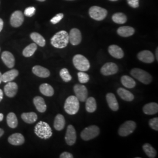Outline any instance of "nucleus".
<instances>
[{"label": "nucleus", "instance_id": "nucleus-1", "mask_svg": "<svg viewBox=\"0 0 158 158\" xmlns=\"http://www.w3.org/2000/svg\"><path fill=\"white\" fill-rule=\"evenodd\" d=\"M69 42V34L65 31L57 32L51 39L52 45L58 49H63L66 47Z\"/></svg>", "mask_w": 158, "mask_h": 158}, {"label": "nucleus", "instance_id": "nucleus-2", "mask_svg": "<svg viewBox=\"0 0 158 158\" xmlns=\"http://www.w3.org/2000/svg\"><path fill=\"white\" fill-rule=\"evenodd\" d=\"M35 133L39 138L43 139H48L52 136V131L48 123L40 121L35 127Z\"/></svg>", "mask_w": 158, "mask_h": 158}, {"label": "nucleus", "instance_id": "nucleus-3", "mask_svg": "<svg viewBox=\"0 0 158 158\" xmlns=\"http://www.w3.org/2000/svg\"><path fill=\"white\" fill-rule=\"evenodd\" d=\"M64 108L66 113L69 115H74L77 113L80 108L78 98L76 96H69L64 102Z\"/></svg>", "mask_w": 158, "mask_h": 158}, {"label": "nucleus", "instance_id": "nucleus-4", "mask_svg": "<svg viewBox=\"0 0 158 158\" xmlns=\"http://www.w3.org/2000/svg\"><path fill=\"white\" fill-rule=\"evenodd\" d=\"M130 74L132 77L145 85L149 84L152 80L150 74L141 69L134 68L131 70Z\"/></svg>", "mask_w": 158, "mask_h": 158}, {"label": "nucleus", "instance_id": "nucleus-5", "mask_svg": "<svg viewBox=\"0 0 158 158\" xmlns=\"http://www.w3.org/2000/svg\"><path fill=\"white\" fill-rule=\"evenodd\" d=\"M74 67L80 72L87 71L90 68V64L89 60L81 55H76L73 59Z\"/></svg>", "mask_w": 158, "mask_h": 158}, {"label": "nucleus", "instance_id": "nucleus-6", "mask_svg": "<svg viewBox=\"0 0 158 158\" xmlns=\"http://www.w3.org/2000/svg\"><path fill=\"white\" fill-rule=\"evenodd\" d=\"M100 134V129L96 125H91L85 128L80 134V136L84 141H89L95 138Z\"/></svg>", "mask_w": 158, "mask_h": 158}, {"label": "nucleus", "instance_id": "nucleus-7", "mask_svg": "<svg viewBox=\"0 0 158 158\" xmlns=\"http://www.w3.org/2000/svg\"><path fill=\"white\" fill-rule=\"evenodd\" d=\"M108 12L106 9L100 6H93L89 10V15L96 21H102L107 15Z\"/></svg>", "mask_w": 158, "mask_h": 158}, {"label": "nucleus", "instance_id": "nucleus-8", "mask_svg": "<svg viewBox=\"0 0 158 158\" xmlns=\"http://www.w3.org/2000/svg\"><path fill=\"white\" fill-rule=\"evenodd\" d=\"M136 127L135 122L133 121H127L121 125L118 130V134L121 136H127L131 134Z\"/></svg>", "mask_w": 158, "mask_h": 158}, {"label": "nucleus", "instance_id": "nucleus-9", "mask_svg": "<svg viewBox=\"0 0 158 158\" xmlns=\"http://www.w3.org/2000/svg\"><path fill=\"white\" fill-rule=\"evenodd\" d=\"M74 91L79 101L84 102L87 98L88 91L84 85H75L74 86Z\"/></svg>", "mask_w": 158, "mask_h": 158}, {"label": "nucleus", "instance_id": "nucleus-10", "mask_svg": "<svg viewBox=\"0 0 158 158\" xmlns=\"http://www.w3.org/2000/svg\"><path fill=\"white\" fill-rule=\"evenodd\" d=\"M100 72L102 75L106 76L113 75L118 72V67L114 63L108 62L102 66Z\"/></svg>", "mask_w": 158, "mask_h": 158}, {"label": "nucleus", "instance_id": "nucleus-11", "mask_svg": "<svg viewBox=\"0 0 158 158\" xmlns=\"http://www.w3.org/2000/svg\"><path fill=\"white\" fill-rule=\"evenodd\" d=\"M77 136L75 128L72 125H68L65 135V141L69 146H72L76 141Z\"/></svg>", "mask_w": 158, "mask_h": 158}, {"label": "nucleus", "instance_id": "nucleus-12", "mask_svg": "<svg viewBox=\"0 0 158 158\" xmlns=\"http://www.w3.org/2000/svg\"><path fill=\"white\" fill-rule=\"evenodd\" d=\"M24 21V17L23 12L20 11H16L12 13L10 23L13 27L18 28L22 25Z\"/></svg>", "mask_w": 158, "mask_h": 158}, {"label": "nucleus", "instance_id": "nucleus-13", "mask_svg": "<svg viewBox=\"0 0 158 158\" xmlns=\"http://www.w3.org/2000/svg\"><path fill=\"white\" fill-rule=\"evenodd\" d=\"M69 40L72 45H78L81 41V34L77 28L72 29L69 34Z\"/></svg>", "mask_w": 158, "mask_h": 158}, {"label": "nucleus", "instance_id": "nucleus-14", "mask_svg": "<svg viewBox=\"0 0 158 158\" xmlns=\"http://www.w3.org/2000/svg\"><path fill=\"white\" fill-rule=\"evenodd\" d=\"M138 59L142 62L152 63L155 60V57L151 51H143L140 52L138 55Z\"/></svg>", "mask_w": 158, "mask_h": 158}, {"label": "nucleus", "instance_id": "nucleus-15", "mask_svg": "<svg viewBox=\"0 0 158 158\" xmlns=\"http://www.w3.org/2000/svg\"><path fill=\"white\" fill-rule=\"evenodd\" d=\"M1 59L2 62L8 68L14 67L15 66V57L11 52L8 51L4 52L1 55Z\"/></svg>", "mask_w": 158, "mask_h": 158}, {"label": "nucleus", "instance_id": "nucleus-16", "mask_svg": "<svg viewBox=\"0 0 158 158\" xmlns=\"http://www.w3.org/2000/svg\"><path fill=\"white\" fill-rule=\"evenodd\" d=\"M18 90V87L15 82H8L4 87V92L6 96L8 97H14L17 94Z\"/></svg>", "mask_w": 158, "mask_h": 158}, {"label": "nucleus", "instance_id": "nucleus-17", "mask_svg": "<svg viewBox=\"0 0 158 158\" xmlns=\"http://www.w3.org/2000/svg\"><path fill=\"white\" fill-rule=\"evenodd\" d=\"M8 142L10 144L15 146L21 145L25 142L24 136L20 133H15L9 136Z\"/></svg>", "mask_w": 158, "mask_h": 158}, {"label": "nucleus", "instance_id": "nucleus-18", "mask_svg": "<svg viewBox=\"0 0 158 158\" xmlns=\"http://www.w3.org/2000/svg\"><path fill=\"white\" fill-rule=\"evenodd\" d=\"M32 72L36 76L42 77L46 78L50 76V72L46 68L42 67L41 66H35L32 68Z\"/></svg>", "mask_w": 158, "mask_h": 158}, {"label": "nucleus", "instance_id": "nucleus-19", "mask_svg": "<svg viewBox=\"0 0 158 158\" xmlns=\"http://www.w3.org/2000/svg\"><path fill=\"white\" fill-rule=\"evenodd\" d=\"M108 52L112 56L116 59H122L124 56L123 49L115 45H112L108 47Z\"/></svg>", "mask_w": 158, "mask_h": 158}, {"label": "nucleus", "instance_id": "nucleus-20", "mask_svg": "<svg viewBox=\"0 0 158 158\" xmlns=\"http://www.w3.org/2000/svg\"><path fill=\"white\" fill-rule=\"evenodd\" d=\"M108 105L114 111H117L119 109L118 102L115 95L113 93H108L106 96Z\"/></svg>", "mask_w": 158, "mask_h": 158}, {"label": "nucleus", "instance_id": "nucleus-21", "mask_svg": "<svg viewBox=\"0 0 158 158\" xmlns=\"http://www.w3.org/2000/svg\"><path fill=\"white\" fill-rule=\"evenodd\" d=\"M34 104L36 108V110L40 113H45L47 108V106L46 104L44 99L40 97L36 96L34 98Z\"/></svg>", "mask_w": 158, "mask_h": 158}, {"label": "nucleus", "instance_id": "nucleus-22", "mask_svg": "<svg viewBox=\"0 0 158 158\" xmlns=\"http://www.w3.org/2000/svg\"><path fill=\"white\" fill-rule=\"evenodd\" d=\"M19 74V72L16 69H12L2 74V81L8 83L13 81Z\"/></svg>", "mask_w": 158, "mask_h": 158}, {"label": "nucleus", "instance_id": "nucleus-23", "mask_svg": "<svg viewBox=\"0 0 158 158\" xmlns=\"http://www.w3.org/2000/svg\"><path fill=\"white\" fill-rule=\"evenodd\" d=\"M143 112L147 115H153L158 112V104L156 102H150L143 107Z\"/></svg>", "mask_w": 158, "mask_h": 158}, {"label": "nucleus", "instance_id": "nucleus-24", "mask_svg": "<svg viewBox=\"0 0 158 158\" xmlns=\"http://www.w3.org/2000/svg\"><path fill=\"white\" fill-rule=\"evenodd\" d=\"M135 33V29L129 26H124L119 27L117 29V34L122 37H129Z\"/></svg>", "mask_w": 158, "mask_h": 158}, {"label": "nucleus", "instance_id": "nucleus-25", "mask_svg": "<svg viewBox=\"0 0 158 158\" xmlns=\"http://www.w3.org/2000/svg\"><path fill=\"white\" fill-rule=\"evenodd\" d=\"M117 93L121 98L126 102H132L134 99V96L130 91L125 90L123 88H119L117 90Z\"/></svg>", "mask_w": 158, "mask_h": 158}, {"label": "nucleus", "instance_id": "nucleus-26", "mask_svg": "<svg viewBox=\"0 0 158 158\" xmlns=\"http://www.w3.org/2000/svg\"><path fill=\"white\" fill-rule=\"evenodd\" d=\"M66 124L65 118L62 114H57L54 121V128L57 131L63 130Z\"/></svg>", "mask_w": 158, "mask_h": 158}, {"label": "nucleus", "instance_id": "nucleus-27", "mask_svg": "<svg viewBox=\"0 0 158 158\" xmlns=\"http://www.w3.org/2000/svg\"><path fill=\"white\" fill-rule=\"evenodd\" d=\"M21 118L23 121L27 124H32L38 119L37 114L34 112L24 113L21 115Z\"/></svg>", "mask_w": 158, "mask_h": 158}, {"label": "nucleus", "instance_id": "nucleus-28", "mask_svg": "<svg viewBox=\"0 0 158 158\" xmlns=\"http://www.w3.org/2000/svg\"><path fill=\"white\" fill-rule=\"evenodd\" d=\"M40 93L44 96L51 97L54 94L53 88L52 87V85L48 83H44L40 85Z\"/></svg>", "mask_w": 158, "mask_h": 158}, {"label": "nucleus", "instance_id": "nucleus-29", "mask_svg": "<svg viewBox=\"0 0 158 158\" xmlns=\"http://www.w3.org/2000/svg\"><path fill=\"white\" fill-rule=\"evenodd\" d=\"M30 37L34 42L40 46L44 47L46 44V40L45 38L39 33L32 32L30 35Z\"/></svg>", "mask_w": 158, "mask_h": 158}, {"label": "nucleus", "instance_id": "nucleus-30", "mask_svg": "<svg viewBox=\"0 0 158 158\" xmlns=\"http://www.w3.org/2000/svg\"><path fill=\"white\" fill-rule=\"evenodd\" d=\"M85 109L89 113H94L97 109V103L94 97H90L86 99Z\"/></svg>", "mask_w": 158, "mask_h": 158}, {"label": "nucleus", "instance_id": "nucleus-31", "mask_svg": "<svg viewBox=\"0 0 158 158\" xmlns=\"http://www.w3.org/2000/svg\"><path fill=\"white\" fill-rule=\"evenodd\" d=\"M121 81L123 85L128 89H132L136 85L135 81L128 76L125 75L122 76Z\"/></svg>", "mask_w": 158, "mask_h": 158}, {"label": "nucleus", "instance_id": "nucleus-32", "mask_svg": "<svg viewBox=\"0 0 158 158\" xmlns=\"http://www.w3.org/2000/svg\"><path fill=\"white\" fill-rule=\"evenodd\" d=\"M6 123L11 128H15L18 126V121L15 114L10 113L6 116Z\"/></svg>", "mask_w": 158, "mask_h": 158}, {"label": "nucleus", "instance_id": "nucleus-33", "mask_svg": "<svg viewBox=\"0 0 158 158\" xmlns=\"http://www.w3.org/2000/svg\"><path fill=\"white\" fill-rule=\"evenodd\" d=\"M37 49V45L35 43L31 44L27 46L23 52V56L26 57H29L32 56L35 51Z\"/></svg>", "mask_w": 158, "mask_h": 158}, {"label": "nucleus", "instance_id": "nucleus-34", "mask_svg": "<svg viewBox=\"0 0 158 158\" xmlns=\"http://www.w3.org/2000/svg\"><path fill=\"white\" fill-rule=\"evenodd\" d=\"M143 150L147 156L150 158H155L156 156V151L149 143H145L143 147Z\"/></svg>", "mask_w": 158, "mask_h": 158}, {"label": "nucleus", "instance_id": "nucleus-35", "mask_svg": "<svg viewBox=\"0 0 158 158\" xmlns=\"http://www.w3.org/2000/svg\"><path fill=\"white\" fill-rule=\"evenodd\" d=\"M112 19L113 21L116 23L123 24L127 22V17L124 14L121 12H118L113 15Z\"/></svg>", "mask_w": 158, "mask_h": 158}, {"label": "nucleus", "instance_id": "nucleus-36", "mask_svg": "<svg viewBox=\"0 0 158 158\" xmlns=\"http://www.w3.org/2000/svg\"><path fill=\"white\" fill-rule=\"evenodd\" d=\"M60 76L63 80L65 82H69L72 79L71 75L69 73V70L66 68H63L60 71Z\"/></svg>", "mask_w": 158, "mask_h": 158}, {"label": "nucleus", "instance_id": "nucleus-37", "mask_svg": "<svg viewBox=\"0 0 158 158\" xmlns=\"http://www.w3.org/2000/svg\"><path fill=\"white\" fill-rule=\"evenodd\" d=\"M77 76H78L79 81L82 84H85V83H87L90 80L89 76L83 72H79L77 73Z\"/></svg>", "mask_w": 158, "mask_h": 158}, {"label": "nucleus", "instance_id": "nucleus-38", "mask_svg": "<svg viewBox=\"0 0 158 158\" xmlns=\"http://www.w3.org/2000/svg\"><path fill=\"white\" fill-rule=\"evenodd\" d=\"M149 124L150 127L155 131L158 130V118L157 117L151 119L149 122Z\"/></svg>", "mask_w": 158, "mask_h": 158}, {"label": "nucleus", "instance_id": "nucleus-39", "mask_svg": "<svg viewBox=\"0 0 158 158\" xmlns=\"http://www.w3.org/2000/svg\"><path fill=\"white\" fill-rule=\"evenodd\" d=\"M35 8L34 6H29L25 9L24 11V14L27 17H32L35 13Z\"/></svg>", "mask_w": 158, "mask_h": 158}, {"label": "nucleus", "instance_id": "nucleus-40", "mask_svg": "<svg viewBox=\"0 0 158 158\" xmlns=\"http://www.w3.org/2000/svg\"><path fill=\"white\" fill-rule=\"evenodd\" d=\"M63 17H64V15L62 13L58 14H57L56 16H55L51 19V22L53 24H56L57 23H59L62 19Z\"/></svg>", "mask_w": 158, "mask_h": 158}, {"label": "nucleus", "instance_id": "nucleus-41", "mask_svg": "<svg viewBox=\"0 0 158 158\" xmlns=\"http://www.w3.org/2000/svg\"><path fill=\"white\" fill-rule=\"evenodd\" d=\"M129 6L134 8H136L139 6V0H127Z\"/></svg>", "mask_w": 158, "mask_h": 158}, {"label": "nucleus", "instance_id": "nucleus-42", "mask_svg": "<svg viewBox=\"0 0 158 158\" xmlns=\"http://www.w3.org/2000/svg\"><path fill=\"white\" fill-rule=\"evenodd\" d=\"M60 158H73V156L72 153L68 152H64L60 155Z\"/></svg>", "mask_w": 158, "mask_h": 158}, {"label": "nucleus", "instance_id": "nucleus-43", "mask_svg": "<svg viewBox=\"0 0 158 158\" xmlns=\"http://www.w3.org/2000/svg\"><path fill=\"white\" fill-rule=\"evenodd\" d=\"M3 26H4V21L2 19L0 18V32L2 31V29L3 28Z\"/></svg>", "mask_w": 158, "mask_h": 158}, {"label": "nucleus", "instance_id": "nucleus-44", "mask_svg": "<svg viewBox=\"0 0 158 158\" xmlns=\"http://www.w3.org/2000/svg\"><path fill=\"white\" fill-rule=\"evenodd\" d=\"M3 96H4L3 91H2V90L1 89H0V102L2 101V98H3Z\"/></svg>", "mask_w": 158, "mask_h": 158}, {"label": "nucleus", "instance_id": "nucleus-45", "mask_svg": "<svg viewBox=\"0 0 158 158\" xmlns=\"http://www.w3.org/2000/svg\"><path fill=\"white\" fill-rule=\"evenodd\" d=\"M4 133V130H2V129H1V128H0V138H1L2 136L3 135Z\"/></svg>", "mask_w": 158, "mask_h": 158}, {"label": "nucleus", "instance_id": "nucleus-46", "mask_svg": "<svg viewBox=\"0 0 158 158\" xmlns=\"http://www.w3.org/2000/svg\"><path fill=\"white\" fill-rule=\"evenodd\" d=\"M4 118V115L2 113H0V122L2 121Z\"/></svg>", "mask_w": 158, "mask_h": 158}, {"label": "nucleus", "instance_id": "nucleus-47", "mask_svg": "<svg viewBox=\"0 0 158 158\" xmlns=\"http://www.w3.org/2000/svg\"><path fill=\"white\" fill-rule=\"evenodd\" d=\"M158 48H156V52H155V54H156V60H158Z\"/></svg>", "mask_w": 158, "mask_h": 158}, {"label": "nucleus", "instance_id": "nucleus-48", "mask_svg": "<svg viewBox=\"0 0 158 158\" xmlns=\"http://www.w3.org/2000/svg\"><path fill=\"white\" fill-rule=\"evenodd\" d=\"M2 82V74L0 72V84Z\"/></svg>", "mask_w": 158, "mask_h": 158}, {"label": "nucleus", "instance_id": "nucleus-49", "mask_svg": "<svg viewBox=\"0 0 158 158\" xmlns=\"http://www.w3.org/2000/svg\"><path fill=\"white\" fill-rule=\"evenodd\" d=\"M38 1H41V2H43V1H45V0H38Z\"/></svg>", "mask_w": 158, "mask_h": 158}, {"label": "nucleus", "instance_id": "nucleus-50", "mask_svg": "<svg viewBox=\"0 0 158 158\" xmlns=\"http://www.w3.org/2000/svg\"><path fill=\"white\" fill-rule=\"evenodd\" d=\"M110 1H117L118 0H110Z\"/></svg>", "mask_w": 158, "mask_h": 158}, {"label": "nucleus", "instance_id": "nucleus-51", "mask_svg": "<svg viewBox=\"0 0 158 158\" xmlns=\"http://www.w3.org/2000/svg\"><path fill=\"white\" fill-rule=\"evenodd\" d=\"M68 1H73V0H68Z\"/></svg>", "mask_w": 158, "mask_h": 158}]
</instances>
